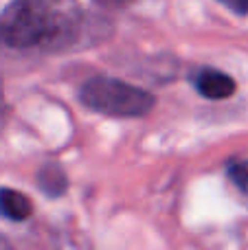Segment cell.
<instances>
[{"instance_id":"cell-1","label":"cell","mask_w":248,"mask_h":250,"mask_svg":"<svg viewBox=\"0 0 248 250\" xmlns=\"http://www.w3.org/2000/svg\"><path fill=\"white\" fill-rule=\"evenodd\" d=\"M66 20L48 2L20 0L0 13V42L11 48L48 46L66 33Z\"/></svg>"},{"instance_id":"cell-2","label":"cell","mask_w":248,"mask_h":250,"mask_svg":"<svg viewBox=\"0 0 248 250\" xmlns=\"http://www.w3.org/2000/svg\"><path fill=\"white\" fill-rule=\"evenodd\" d=\"M79 99L92 112L121 119L145 117L156 105V97L152 92L114 77L88 79L79 90Z\"/></svg>"},{"instance_id":"cell-3","label":"cell","mask_w":248,"mask_h":250,"mask_svg":"<svg viewBox=\"0 0 248 250\" xmlns=\"http://www.w3.org/2000/svg\"><path fill=\"white\" fill-rule=\"evenodd\" d=\"M193 83H196V90L200 92L207 99H228V97L235 92V79L228 77L227 73H220V70L213 68H202L200 73L193 77Z\"/></svg>"},{"instance_id":"cell-4","label":"cell","mask_w":248,"mask_h":250,"mask_svg":"<svg viewBox=\"0 0 248 250\" xmlns=\"http://www.w3.org/2000/svg\"><path fill=\"white\" fill-rule=\"evenodd\" d=\"M0 215L11 222H24L33 215V204L24 193L16 189H0Z\"/></svg>"},{"instance_id":"cell-5","label":"cell","mask_w":248,"mask_h":250,"mask_svg":"<svg viewBox=\"0 0 248 250\" xmlns=\"http://www.w3.org/2000/svg\"><path fill=\"white\" fill-rule=\"evenodd\" d=\"M38 185L46 195L57 198V195H62L66 189H68V178H66V173L62 171L60 165L48 163V165H44V167L40 169Z\"/></svg>"},{"instance_id":"cell-6","label":"cell","mask_w":248,"mask_h":250,"mask_svg":"<svg viewBox=\"0 0 248 250\" xmlns=\"http://www.w3.org/2000/svg\"><path fill=\"white\" fill-rule=\"evenodd\" d=\"M228 178L231 182L248 198V160H235L228 165Z\"/></svg>"},{"instance_id":"cell-7","label":"cell","mask_w":248,"mask_h":250,"mask_svg":"<svg viewBox=\"0 0 248 250\" xmlns=\"http://www.w3.org/2000/svg\"><path fill=\"white\" fill-rule=\"evenodd\" d=\"M224 7H228V9H233V11H237L240 16L248 13V2H224Z\"/></svg>"},{"instance_id":"cell-8","label":"cell","mask_w":248,"mask_h":250,"mask_svg":"<svg viewBox=\"0 0 248 250\" xmlns=\"http://www.w3.org/2000/svg\"><path fill=\"white\" fill-rule=\"evenodd\" d=\"M4 112H7V105H4V95H2V82H0V127L4 121Z\"/></svg>"},{"instance_id":"cell-9","label":"cell","mask_w":248,"mask_h":250,"mask_svg":"<svg viewBox=\"0 0 248 250\" xmlns=\"http://www.w3.org/2000/svg\"><path fill=\"white\" fill-rule=\"evenodd\" d=\"M0 250H13L11 246H9V244L7 242H4V239L2 237H0Z\"/></svg>"}]
</instances>
